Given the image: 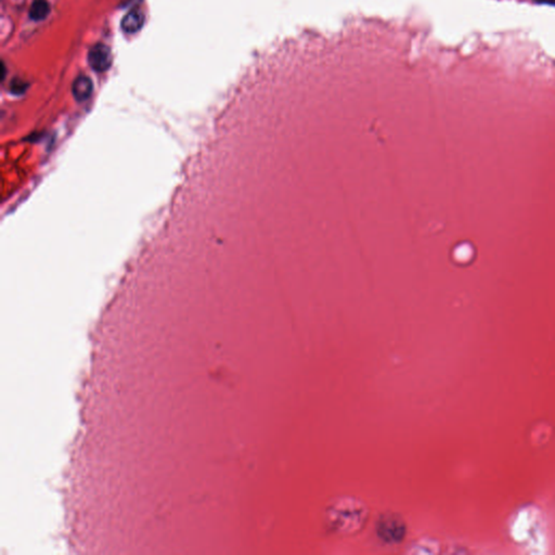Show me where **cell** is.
Instances as JSON below:
<instances>
[{"label":"cell","mask_w":555,"mask_h":555,"mask_svg":"<svg viewBox=\"0 0 555 555\" xmlns=\"http://www.w3.org/2000/svg\"><path fill=\"white\" fill-rule=\"evenodd\" d=\"M88 63L97 72L108 71L113 63V55L110 47L104 44L95 45L88 53Z\"/></svg>","instance_id":"obj_1"},{"label":"cell","mask_w":555,"mask_h":555,"mask_svg":"<svg viewBox=\"0 0 555 555\" xmlns=\"http://www.w3.org/2000/svg\"><path fill=\"white\" fill-rule=\"evenodd\" d=\"M72 91L77 101L79 102L86 101L87 99L90 98L94 91L92 80L86 75H79L74 80V83H73Z\"/></svg>","instance_id":"obj_2"},{"label":"cell","mask_w":555,"mask_h":555,"mask_svg":"<svg viewBox=\"0 0 555 555\" xmlns=\"http://www.w3.org/2000/svg\"><path fill=\"white\" fill-rule=\"evenodd\" d=\"M144 24V14L138 9L129 11L121 21V28L128 34H134L140 30Z\"/></svg>","instance_id":"obj_3"},{"label":"cell","mask_w":555,"mask_h":555,"mask_svg":"<svg viewBox=\"0 0 555 555\" xmlns=\"http://www.w3.org/2000/svg\"><path fill=\"white\" fill-rule=\"evenodd\" d=\"M50 11V4L47 0H34L29 8V18L34 21H43Z\"/></svg>","instance_id":"obj_4"},{"label":"cell","mask_w":555,"mask_h":555,"mask_svg":"<svg viewBox=\"0 0 555 555\" xmlns=\"http://www.w3.org/2000/svg\"><path fill=\"white\" fill-rule=\"evenodd\" d=\"M399 526H402V524L398 523L397 520L383 521L382 526L380 528V534H381V536L383 538H384V539L395 541L396 539H399V538L403 536V533L396 532V530L394 532V528L399 527Z\"/></svg>","instance_id":"obj_5"},{"label":"cell","mask_w":555,"mask_h":555,"mask_svg":"<svg viewBox=\"0 0 555 555\" xmlns=\"http://www.w3.org/2000/svg\"><path fill=\"white\" fill-rule=\"evenodd\" d=\"M26 83L19 78H15L11 81V91L15 95H20L25 91Z\"/></svg>","instance_id":"obj_6"},{"label":"cell","mask_w":555,"mask_h":555,"mask_svg":"<svg viewBox=\"0 0 555 555\" xmlns=\"http://www.w3.org/2000/svg\"><path fill=\"white\" fill-rule=\"evenodd\" d=\"M537 4H543V5H555V0H534Z\"/></svg>","instance_id":"obj_7"}]
</instances>
